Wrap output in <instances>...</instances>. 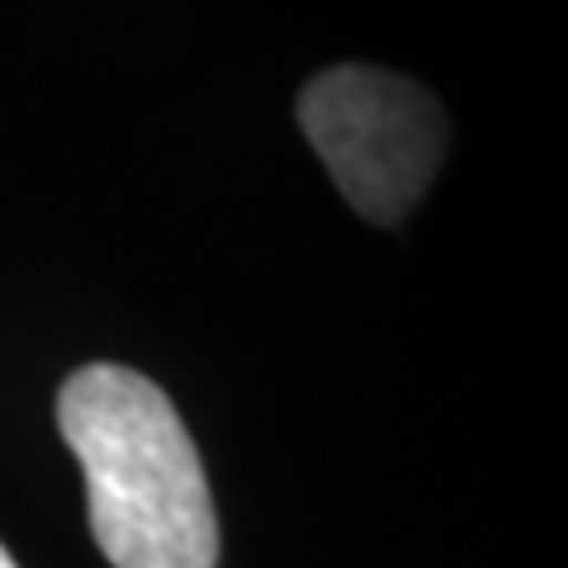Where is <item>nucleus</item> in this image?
Returning a JSON list of instances; mask_svg holds the SVG:
<instances>
[{
    "label": "nucleus",
    "instance_id": "nucleus-1",
    "mask_svg": "<svg viewBox=\"0 0 568 568\" xmlns=\"http://www.w3.org/2000/svg\"><path fill=\"white\" fill-rule=\"evenodd\" d=\"M58 426L85 474L91 536L114 568H213L219 517L181 413L148 375L85 365L58 394Z\"/></svg>",
    "mask_w": 568,
    "mask_h": 568
},
{
    "label": "nucleus",
    "instance_id": "nucleus-2",
    "mask_svg": "<svg viewBox=\"0 0 568 568\" xmlns=\"http://www.w3.org/2000/svg\"><path fill=\"white\" fill-rule=\"evenodd\" d=\"M298 123L355 213L403 223L446 152V114L407 77L332 67L298 95Z\"/></svg>",
    "mask_w": 568,
    "mask_h": 568
},
{
    "label": "nucleus",
    "instance_id": "nucleus-3",
    "mask_svg": "<svg viewBox=\"0 0 568 568\" xmlns=\"http://www.w3.org/2000/svg\"><path fill=\"white\" fill-rule=\"evenodd\" d=\"M0 568H20V564H14V559L6 555V545H0Z\"/></svg>",
    "mask_w": 568,
    "mask_h": 568
}]
</instances>
